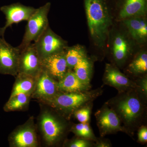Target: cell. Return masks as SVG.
<instances>
[{"instance_id": "cell-14", "label": "cell", "mask_w": 147, "mask_h": 147, "mask_svg": "<svg viewBox=\"0 0 147 147\" xmlns=\"http://www.w3.org/2000/svg\"><path fill=\"white\" fill-rule=\"evenodd\" d=\"M57 86L59 89L69 92H81L88 89V86L81 82L74 72H67Z\"/></svg>"}, {"instance_id": "cell-21", "label": "cell", "mask_w": 147, "mask_h": 147, "mask_svg": "<svg viewBox=\"0 0 147 147\" xmlns=\"http://www.w3.org/2000/svg\"><path fill=\"white\" fill-rule=\"evenodd\" d=\"M34 82L30 77H27L22 79L14 87L10 98L20 94H26L32 88Z\"/></svg>"}, {"instance_id": "cell-9", "label": "cell", "mask_w": 147, "mask_h": 147, "mask_svg": "<svg viewBox=\"0 0 147 147\" xmlns=\"http://www.w3.org/2000/svg\"><path fill=\"white\" fill-rule=\"evenodd\" d=\"M96 117L102 135L122 130L120 119L114 110L105 107L98 111Z\"/></svg>"}, {"instance_id": "cell-2", "label": "cell", "mask_w": 147, "mask_h": 147, "mask_svg": "<svg viewBox=\"0 0 147 147\" xmlns=\"http://www.w3.org/2000/svg\"><path fill=\"white\" fill-rule=\"evenodd\" d=\"M51 3H47L45 5L36 9L28 21L25 34L22 42L18 47L20 50L36 41L49 26L48 14Z\"/></svg>"}, {"instance_id": "cell-18", "label": "cell", "mask_w": 147, "mask_h": 147, "mask_svg": "<svg viewBox=\"0 0 147 147\" xmlns=\"http://www.w3.org/2000/svg\"><path fill=\"white\" fill-rule=\"evenodd\" d=\"M90 64L86 58L79 61L74 67V73L78 79L85 85L89 86Z\"/></svg>"}, {"instance_id": "cell-27", "label": "cell", "mask_w": 147, "mask_h": 147, "mask_svg": "<svg viewBox=\"0 0 147 147\" xmlns=\"http://www.w3.org/2000/svg\"><path fill=\"white\" fill-rule=\"evenodd\" d=\"M89 144L86 140H76L72 143L70 145L71 147H86L88 146Z\"/></svg>"}, {"instance_id": "cell-26", "label": "cell", "mask_w": 147, "mask_h": 147, "mask_svg": "<svg viewBox=\"0 0 147 147\" xmlns=\"http://www.w3.org/2000/svg\"><path fill=\"white\" fill-rule=\"evenodd\" d=\"M138 139L140 142H146L147 141V129L144 127L139 130L138 133Z\"/></svg>"}, {"instance_id": "cell-3", "label": "cell", "mask_w": 147, "mask_h": 147, "mask_svg": "<svg viewBox=\"0 0 147 147\" xmlns=\"http://www.w3.org/2000/svg\"><path fill=\"white\" fill-rule=\"evenodd\" d=\"M114 110L127 125L136 123L143 113V106L136 94H129L118 100Z\"/></svg>"}, {"instance_id": "cell-19", "label": "cell", "mask_w": 147, "mask_h": 147, "mask_svg": "<svg viewBox=\"0 0 147 147\" xmlns=\"http://www.w3.org/2000/svg\"><path fill=\"white\" fill-rule=\"evenodd\" d=\"M113 52L117 61H122L126 58L128 52V46L123 37L120 35L116 37L113 43Z\"/></svg>"}, {"instance_id": "cell-16", "label": "cell", "mask_w": 147, "mask_h": 147, "mask_svg": "<svg viewBox=\"0 0 147 147\" xmlns=\"http://www.w3.org/2000/svg\"><path fill=\"white\" fill-rule=\"evenodd\" d=\"M41 71V74L38 82L37 94L40 96H52L56 92L57 85L52 76L44 70L42 69Z\"/></svg>"}, {"instance_id": "cell-7", "label": "cell", "mask_w": 147, "mask_h": 147, "mask_svg": "<svg viewBox=\"0 0 147 147\" xmlns=\"http://www.w3.org/2000/svg\"><path fill=\"white\" fill-rule=\"evenodd\" d=\"M20 50L18 69L22 73L30 76L42 70L41 59L34 43Z\"/></svg>"}, {"instance_id": "cell-22", "label": "cell", "mask_w": 147, "mask_h": 147, "mask_svg": "<svg viewBox=\"0 0 147 147\" xmlns=\"http://www.w3.org/2000/svg\"><path fill=\"white\" fill-rule=\"evenodd\" d=\"M129 68L133 72L143 73L147 70V55L143 53L138 56L129 65Z\"/></svg>"}, {"instance_id": "cell-5", "label": "cell", "mask_w": 147, "mask_h": 147, "mask_svg": "<svg viewBox=\"0 0 147 147\" xmlns=\"http://www.w3.org/2000/svg\"><path fill=\"white\" fill-rule=\"evenodd\" d=\"M0 10L5 15L6 18L5 25L0 28V36L4 37L7 28L13 24H18L21 21H28L36 9L18 3L3 6L1 7Z\"/></svg>"}, {"instance_id": "cell-20", "label": "cell", "mask_w": 147, "mask_h": 147, "mask_svg": "<svg viewBox=\"0 0 147 147\" xmlns=\"http://www.w3.org/2000/svg\"><path fill=\"white\" fill-rule=\"evenodd\" d=\"M64 52L67 67L69 68H74L79 61L85 58L84 50L80 46L69 48Z\"/></svg>"}, {"instance_id": "cell-25", "label": "cell", "mask_w": 147, "mask_h": 147, "mask_svg": "<svg viewBox=\"0 0 147 147\" xmlns=\"http://www.w3.org/2000/svg\"><path fill=\"white\" fill-rule=\"evenodd\" d=\"M75 117L80 122L86 123L89 120L90 109L88 108H83L77 110L75 114Z\"/></svg>"}, {"instance_id": "cell-6", "label": "cell", "mask_w": 147, "mask_h": 147, "mask_svg": "<svg viewBox=\"0 0 147 147\" xmlns=\"http://www.w3.org/2000/svg\"><path fill=\"white\" fill-rule=\"evenodd\" d=\"M20 50L0 36V72L13 73L18 69Z\"/></svg>"}, {"instance_id": "cell-4", "label": "cell", "mask_w": 147, "mask_h": 147, "mask_svg": "<svg viewBox=\"0 0 147 147\" xmlns=\"http://www.w3.org/2000/svg\"><path fill=\"white\" fill-rule=\"evenodd\" d=\"M34 44L41 59L62 52L65 48V42L53 32L49 26Z\"/></svg>"}, {"instance_id": "cell-10", "label": "cell", "mask_w": 147, "mask_h": 147, "mask_svg": "<svg viewBox=\"0 0 147 147\" xmlns=\"http://www.w3.org/2000/svg\"><path fill=\"white\" fill-rule=\"evenodd\" d=\"M94 96L93 94L91 93L81 92L64 94L56 96L54 98L53 103L57 107L61 109L74 110L89 101Z\"/></svg>"}, {"instance_id": "cell-17", "label": "cell", "mask_w": 147, "mask_h": 147, "mask_svg": "<svg viewBox=\"0 0 147 147\" xmlns=\"http://www.w3.org/2000/svg\"><path fill=\"white\" fill-rule=\"evenodd\" d=\"M14 143L17 146L31 147L36 143L34 132L30 129H26L18 131L13 138Z\"/></svg>"}, {"instance_id": "cell-12", "label": "cell", "mask_w": 147, "mask_h": 147, "mask_svg": "<svg viewBox=\"0 0 147 147\" xmlns=\"http://www.w3.org/2000/svg\"><path fill=\"white\" fill-rule=\"evenodd\" d=\"M41 125L45 139L49 143L55 142L62 132L61 125L55 118L48 114L42 116Z\"/></svg>"}, {"instance_id": "cell-24", "label": "cell", "mask_w": 147, "mask_h": 147, "mask_svg": "<svg viewBox=\"0 0 147 147\" xmlns=\"http://www.w3.org/2000/svg\"><path fill=\"white\" fill-rule=\"evenodd\" d=\"M74 131L77 135L85 138H92V133L89 125L87 123L78 124L75 125Z\"/></svg>"}, {"instance_id": "cell-13", "label": "cell", "mask_w": 147, "mask_h": 147, "mask_svg": "<svg viewBox=\"0 0 147 147\" xmlns=\"http://www.w3.org/2000/svg\"><path fill=\"white\" fill-rule=\"evenodd\" d=\"M147 0H125L119 16L123 19L144 16L147 12Z\"/></svg>"}, {"instance_id": "cell-8", "label": "cell", "mask_w": 147, "mask_h": 147, "mask_svg": "<svg viewBox=\"0 0 147 147\" xmlns=\"http://www.w3.org/2000/svg\"><path fill=\"white\" fill-rule=\"evenodd\" d=\"M41 59L42 70L49 74L50 76L61 79L67 72L68 67L64 51Z\"/></svg>"}, {"instance_id": "cell-11", "label": "cell", "mask_w": 147, "mask_h": 147, "mask_svg": "<svg viewBox=\"0 0 147 147\" xmlns=\"http://www.w3.org/2000/svg\"><path fill=\"white\" fill-rule=\"evenodd\" d=\"M104 80L106 84L119 90H124L133 86L131 81L118 69L107 65Z\"/></svg>"}, {"instance_id": "cell-15", "label": "cell", "mask_w": 147, "mask_h": 147, "mask_svg": "<svg viewBox=\"0 0 147 147\" xmlns=\"http://www.w3.org/2000/svg\"><path fill=\"white\" fill-rule=\"evenodd\" d=\"M125 19V24L133 38L137 40H142L147 37V25L146 21L139 17Z\"/></svg>"}, {"instance_id": "cell-23", "label": "cell", "mask_w": 147, "mask_h": 147, "mask_svg": "<svg viewBox=\"0 0 147 147\" xmlns=\"http://www.w3.org/2000/svg\"><path fill=\"white\" fill-rule=\"evenodd\" d=\"M28 99L26 94H20L10 98L6 105V108L9 110L20 109L26 104Z\"/></svg>"}, {"instance_id": "cell-1", "label": "cell", "mask_w": 147, "mask_h": 147, "mask_svg": "<svg viewBox=\"0 0 147 147\" xmlns=\"http://www.w3.org/2000/svg\"><path fill=\"white\" fill-rule=\"evenodd\" d=\"M90 33L99 45H103L111 23V17L104 0H84Z\"/></svg>"}]
</instances>
